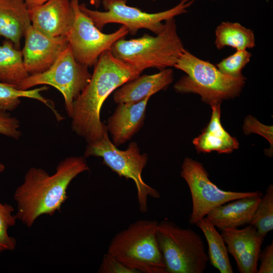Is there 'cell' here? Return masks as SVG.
<instances>
[{
	"instance_id": "obj_1",
	"label": "cell",
	"mask_w": 273,
	"mask_h": 273,
	"mask_svg": "<svg viewBox=\"0 0 273 273\" xmlns=\"http://www.w3.org/2000/svg\"><path fill=\"white\" fill-rule=\"evenodd\" d=\"M89 170L86 158L81 156L65 158L52 175L41 168L30 167L14 193L17 220L31 228L40 216H52L60 211L68 198L67 191L71 182Z\"/></svg>"
},
{
	"instance_id": "obj_2",
	"label": "cell",
	"mask_w": 273,
	"mask_h": 273,
	"mask_svg": "<svg viewBox=\"0 0 273 273\" xmlns=\"http://www.w3.org/2000/svg\"><path fill=\"white\" fill-rule=\"evenodd\" d=\"M142 72L114 56L110 50L101 54L94 66L90 81L74 101L71 129L89 143L108 132L100 119L102 106L116 88Z\"/></svg>"
},
{
	"instance_id": "obj_3",
	"label": "cell",
	"mask_w": 273,
	"mask_h": 273,
	"mask_svg": "<svg viewBox=\"0 0 273 273\" xmlns=\"http://www.w3.org/2000/svg\"><path fill=\"white\" fill-rule=\"evenodd\" d=\"M185 50L173 18L165 21L163 30L156 36L145 33L128 40L123 37L110 51L117 59L143 72L149 68L162 70L174 67Z\"/></svg>"
},
{
	"instance_id": "obj_4",
	"label": "cell",
	"mask_w": 273,
	"mask_h": 273,
	"mask_svg": "<svg viewBox=\"0 0 273 273\" xmlns=\"http://www.w3.org/2000/svg\"><path fill=\"white\" fill-rule=\"evenodd\" d=\"M174 67L187 74L175 83V91L198 94L203 101L210 105L238 96L245 83L243 75L234 77L225 75L212 64L186 50Z\"/></svg>"
},
{
	"instance_id": "obj_5",
	"label": "cell",
	"mask_w": 273,
	"mask_h": 273,
	"mask_svg": "<svg viewBox=\"0 0 273 273\" xmlns=\"http://www.w3.org/2000/svg\"><path fill=\"white\" fill-rule=\"evenodd\" d=\"M158 221L138 220L112 239L107 253L138 273H167L156 236Z\"/></svg>"
},
{
	"instance_id": "obj_6",
	"label": "cell",
	"mask_w": 273,
	"mask_h": 273,
	"mask_svg": "<svg viewBox=\"0 0 273 273\" xmlns=\"http://www.w3.org/2000/svg\"><path fill=\"white\" fill-rule=\"evenodd\" d=\"M156 236L167 273H203L208 255L201 236L164 219L158 222Z\"/></svg>"
},
{
	"instance_id": "obj_7",
	"label": "cell",
	"mask_w": 273,
	"mask_h": 273,
	"mask_svg": "<svg viewBox=\"0 0 273 273\" xmlns=\"http://www.w3.org/2000/svg\"><path fill=\"white\" fill-rule=\"evenodd\" d=\"M83 156L101 157L103 159V163L120 177L132 179L135 185L141 212L148 211L149 197L155 199L161 197L160 193L143 179L142 172L148 162V157L146 153H141L136 142H131L125 150H119L110 140L108 132L102 139L87 143Z\"/></svg>"
},
{
	"instance_id": "obj_8",
	"label": "cell",
	"mask_w": 273,
	"mask_h": 273,
	"mask_svg": "<svg viewBox=\"0 0 273 273\" xmlns=\"http://www.w3.org/2000/svg\"><path fill=\"white\" fill-rule=\"evenodd\" d=\"M194 2L181 0L172 8L155 13H147L128 6L126 0H102L104 12L91 10L84 3L79 4V8L100 30L107 24L119 23L126 27L131 35H135L140 29H148L157 35L164 28L162 21L187 13Z\"/></svg>"
},
{
	"instance_id": "obj_9",
	"label": "cell",
	"mask_w": 273,
	"mask_h": 273,
	"mask_svg": "<svg viewBox=\"0 0 273 273\" xmlns=\"http://www.w3.org/2000/svg\"><path fill=\"white\" fill-rule=\"evenodd\" d=\"M88 67L77 62L69 44L47 70L29 75L16 87L29 89L38 85H49L63 95L65 110L72 117L74 101L87 85L92 77Z\"/></svg>"
},
{
	"instance_id": "obj_10",
	"label": "cell",
	"mask_w": 273,
	"mask_h": 273,
	"mask_svg": "<svg viewBox=\"0 0 273 273\" xmlns=\"http://www.w3.org/2000/svg\"><path fill=\"white\" fill-rule=\"evenodd\" d=\"M70 3L73 23L67 35L69 44L77 62L88 67L94 66L101 54L110 50L117 40L125 37L128 30L122 25L113 33H104L80 10L79 0H71Z\"/></svg>"
},
{
	"instance_id": "obj_11",
	"label": "cell",
	"mask_w": 273,
	"mask_h": 273,
	"mask_svg": "<svg viewBox=\"0 0 273 273\" xmlns=\"http://www.w3.org/2000/svg\"><path fill=\"white\" fill-rule=\"evenodd\" d=\"M180 176L187 183L192 197V210L189 220L191 224H195L212 210L222 204L261 192L221 190L209 179L207 172L200 163L188 157L183 162Z\"/></svg>"
},
{
	"instance_id": "obj_12",
	"label": "cell",
	"mask_w": 273,
	"mask_h": 273,
	"mask_svg": "<svg viewBox=\"0 0 273 273\" xmlns=\"http://www.w3.org/2000/svg\"><path fill=\"white\" fill-rule=\"evenodd\" d=\"M21 51L25 67L29 75L47 70L68 47L67 36L51 37L35 29L31 25L25 34Z\"/></svg>"
},
{
	"instance_id": "obj_13",
	"label": "cell",
	"mask_w": 273,
	"mask_h": 273,
	"mask_svg": "<svg viewBox=\"0 0 273 273\" xmlns=\"http://www.w3.org/2000/svg\"><path fill=\"white\" fill-rule=\"evenodd\" d=\"M221 235L228 253L234 258L240 273H257L258 257L264 237L248 224L242 229H228Z\"/></svg>"
},
{
	"instance_id": "obj_14",
	"label": "cell",
	"mask_w": 273,
	"mask_h": 273,
	"mask_svg": "<svg viewBox=\"0 0 273 273\" xmlns=\"http://www.w3.org/2000/svg\"><path fill=\"white\" fill-rule=\"evenodd\" d=\"M31 25L51 37L67 36L73 23L69 0H49L29 9Z\"/></svg>"
},
{
	"instance_id": "obj_15",
	"label": "cell",
	"mask_w": 273,
	"mask_h": 273,
	"mask_svg": "<svg viewBox=\"0 0 273 273\" xmlns=\"http://www.w3.org/2000/svg\"><path fill=\"white\" fill-rule=\"evenodd\" d=\"M151 97L135 103L117 104L106 125L108 132L112 136V142L115 146L118 147L131 140L142 128Z\"/></svg>"
},
{
	"instance_id": "obj_16",
	"label": "cell",
	"mask_w": 273,
	"mask_h": 273,
	"mask_svg": "<svg viewBox=\"0 0 273 273\" xmlns=\"http://www.w3.org/2000/svg\"><path fill=\"white\" fill-rule=\"evenodd\" d=\"M262 196L260 192L229 201L215 208L205 217L221 231L250 224Z\"/></svg>"
},
{
	"instance_id": "obj_17",
	"label": "cell",
	"mask_w": 273,
	"mask_h": 273,
	"mask_svg": "<svg viewBox=\"0 0 273 273\" xmlns=\"http://www.w3.org/2000/svg\"><path fill=\"white\" fill-rule=\"evenodd\" d=\"M173 80V72L170 68L164 69L154 74L139 75L115 91L114 101L117 104L139 102L164 89Z\"/></svg>"
},
{
	"instance_id": "obj_18",
	"label": "cell",
	"mask_w": 273,
	"mask_h": 273,
	"mask_svg": "<svg viewBox=\"0 0 273 273\" xmlns=\"http://www.w3.org/2000/svg\"><path fill=\"white\" fill-rule=\"evenodd\" d=\"M31 25L24 0H0V36L19 50L21 39Z\"/></svg>"
},
{
	"instance_id": "obj_19",
	"label": "cell",
	"mask_w": 273,
	"mask_h": 273,
	"mask_svg": "<svg viewBox=\"0 0 273 273\" xmlns=\"http://www.w3.org/2000/svg\"><path fill=\"white\" fill-rule=\"evenodd\" d=\"M220 104L211 105L212 112L209 124L203 132L193 140L199 152L215 151L219 153H229L239 147L237 140L231 136L221 124Z\"/></svg>"
},
{
	"instance_id": "obj_20",
	"label": "cell",
	"mask_w": 273,
	"mask_h": 273,
	"mask_svg": "<svg viewBox=\"0 0 273 273\" xmlns=\"http://www.w3.org/2000/svg\"><path fill=\"white\" fill-rule=\"evenodd\" d=\"M29 74L23 60L22 52L6 39L0 45V82L17 86Z\"/></svg>"
},
{
	"instance_id": "obj_21",
	"label": "cell",
	"mask_w": 273,
	"mask_h": 273,
	"mask_svg": "<svg viewBox=\"0 0 273 273\" xmlns=\"http://www.w3.org/2000/svg\"><path fill=\"white\" fill-rule=\"evenodd\" d=\"M195 224L202 231L207 240L211 264L220 273H233L227 247L221 235L206 217Z\"/></svg>"
},
{
	"instance_id": "obj_22",
	"label": "cell",
	"mask_w": 273,
	"mask_h": 273,
	"mask_svg": "<svg viewBox=\"0 0 273 273\" xmlns=\"http://www.w3.org/2000/svg\"><path fill=\"white\" fill-rule=\"evenodd\" d=\"M215 45L217 49L230 47L238 50H246L255 46L253 31L239 23L223 22L215 30Z\"/></svg>"
},
{
	"instance_id": "obj_23",
	"label": "cell",
	"mask_w": 273,
	"mask_h": 273,
	"mask_svg": "<svg viewBox=\"0 0 273 273\" xmlns=\"http://www.w3.org/2000/svg\"><path fill=\"white\" fill-rule=\"evenodd\" d=\"M48 87L43 86L27 90H21L16 86L0 82V110L10 112L16 109L21 104L20 98H28L37 100L48 107L60 121L63 118L56 110L54 103L41 95V92L48 89Z\"/></svg>"
},
{
	"instance_id": "obj_24",
	"label": "cell",
	"mask_w": 273,
	"mask_h": 273,
	"mask_svg": "<svg viewBox=\"0 0 273 273\" xmlns=\"http://www.w3.org/2000/svg\"><path fill=\"white\" fill-rule=\"evenodd\" d=\"M250 225L263 237L273 230V186L269 185L257 204Z\"/></svg>"
},
{
	"instance_id": "obj_25",
	"label": "cell",
	"mask_w": 273,
	"mask_h": 273,
	"mask_svg": "<svg viewBox=\"0 0 273 273\" xmlns=\"http://www.w3.org/2000/svg\"><path fill=\"white\" fill-rule=\"evenodd\" d=\"M14 211L12 205L0 201V254L6 251H13L16 248V239L8 232L17 220L16 215L13 214Z\"/></svg>"
},
{
	"instance_id": "obj_26",
	"label": "cell",
	"mask_w": 273,
	"mask_h": 273,
	"mask_svg": "<svg viewBox=\"0 0 273 273\" xmlns=\"http://www.w3.org/2000/svg\"><path fill=\"white\" fill-rule=\"evenodd\" d=\"M251 54L247 50H238L222 60L216 67L222 73L234 77L243 76L242 70L249 62Z\"/></svg>"
},
{
	"instance_id": "obj_27",
	"label": "cell",
	"mask_w": 273,
	"mask_h": 273,
	"mask_svg": "<svg viewBox=\"0 0 273 273\" xmlns=\"http://www.w3.org/2000/svg\"><path fill=\"white\" fill-rule=\"evenodd\" d=\"M20 122L8 112L0 110V134L18 140L22 135Z\"/></svg>"
},
{
	"instance_id": "obj_28",
	"label": "cell",
	"mask_w": 273,
	"mask_h": 273,
	"mask_svg": "<svg viewBox=\"0 0 273 273\" xmlns=\"http://www.w3.org/2000/svg\"><path fill=\"white\" fill-rule=\"evenodd\" d=\"M98 272L99 273H138L136 270L126 266L108 253L104 254Z\"/></svg>"
},
{
	"instance_id": "obj_29",
	"label": "cell",
	"mask_w": 273,
	"mask_h": 273,
	"mask_svg": "<svg viewBox=\"0 0 273 273\" xmlns=\"http://www.w3.org/2000/svg\"><path fill=\"white\" fill-rule=\"evenodd\" d=\"M244 132L257 133L265 138L272 146V126L262 124L252 116L246 117L243 126Z\"/></svg>"
},
{
	"instance_id": "obj_30",
	"label": "cell",
	"mask_w": 273,
	"mask_h": 273,
	"mask_svg": "<svg viewBox=\"0 0 273 273\" xmlns=\"http://www.w3.org/2000/svg\"><path fill=\"white\" fill-rule=\"evenodd\" d=\"M260 262L257 273L273 272V242L266 246L260 252L258 261Z\"/></svg>"
},
{
	"instance_id": "obj_31",
	"label": "cell",
	"mask_w": 273,
	"mask_h": 273,
	"mask_svg": "<svg viewBox=\"0 0 273 273\" xmlns=\"http://www.w3.org/2000/svg\"><path fill=\"white\" fill-rule=\"evenodd\" d=\"M28 8L31 9L37 6L43 4L49 0H24Z\"/></svg>"
},
{
	"instance_id": "obj_32",
	"label": "cell",
	"mask_w": 273,
	"mask_h": 273,
	"mask_svg": "<svg viewBox=\"0 0 273 273\" xmlns=\"http://www.w3.org/2000/svg\"><path fill=\"white\" fill-rule=\"evenodd\" d=\"M90 4L96 8H99L101 3V0H89ZM153 1V0H151Z\"/></svg>"
},
{
	"instance_id": "obj_33",
	"label": "cell",
	"mask_w": 273,
	"mask_h": 273,
	"mask_svg": "<svg viewBox=\"0 0 273 273\" xmlns=\"http://www.w3.org/2000/svg\"><path fill=\"white\" fill-rule=\"evenodd\" d=\"M5 170V165L0 161V173L3 172Z\"/></svg>"
},
{
	"instance_id": "obj_34",
	"label": "cell",
	"mask_w": 273,
	"mask_h": 273,
	"mask_svg": "<svg viewBox=\"0 0 273 273\" xmlns=\"http://www.w3.org/2000/svg\"><path fill=\"white\" fill-rule=\"evenodd\" d=\"M214 1H215V0H214Z\"/></svg>"
}]
</instances>
